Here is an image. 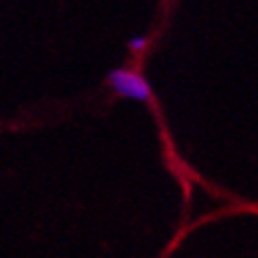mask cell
<instances>
[{
  "label": "cell",
  "mask_w": 258,
  "mask_h": 258,
  "mask_svg": "<svg viewBox=\"0 0 258 258\" xmlns=\"http://www.w3.org/2000/svg\"><path fill=\"white\" fill-rule=\"evenodd\" d=\"M109 84L118 95L137 99V101H147L149 99V84L141 78L139 74L128 72V70H115L109 74Z\"/></svg>",
  "instance_id": "6da1fadb"
},
{
  "label": "cell",
  "mask_w": 258,
  "mask_h": 258,
  "mask_svg": "<svg viewBox=\"0 0 258 258\" xmlns=\"http://www.w3.org/2000/svg\"><path fill=\"white\" fill-rule=\"evenodd\" d=\"M145 44H147L145 38H133V40H131V48H133V50H137V53H139V50H143V48H145Z\"/></svg>",
  "instance_id": "7a4b0ae2"
}]
</instances>
